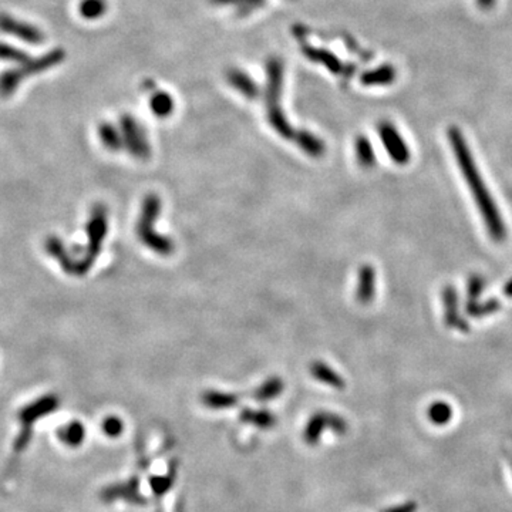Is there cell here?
I'll return each mask as SVG.
<instances>
[{
  "label": "cell",
  "instance_id": "obj_1",
  "mask_svg": "<svg viewBox=\"0 0 512 512\" xmlns=\"http://www.w3.org/2000/svg\"><path fill=\"white\" fill-rule=\"evenodd\" d=\"M447 137L461 175L465 181V185L471 192V197L481 214L489 236L495 242H504L506 238L505 222L496 206L495 199L491 195V191L485 185V181L479 173V168L477 167L475 158L462 132L458 127L451 125L447 132Z\"/></svg>",
  "mask_w": 512,
  "mask_h": 512
},
{
  "label": "cell",
  "instance_id": "obj_2",
  "mask_svg": "<svg viewBox=\"0 0 512 512\" xmlns=\"http://www.w3.org/2000/svg\"><path fill=\"white\" fill-rule=\"evenodd\" d=\"M285 64L281 57L271 56L267 60V87H265V103L268 121L274 130L285 140H292L295 130L286 118V114L281 105Z\"/></svg>",
  "mask_w": 512,
  "mask_h": 512
},
{
  "label": "cell",
  "instance_id": "obj_3",
  "mask_svg": "<svg viewBox=\"0 0 512 512\" xmlns=\"http://www.w3.org/2000/svg\"><path fill=\"white\" fill-rule=\"evenodd\" d=\"M161 206L163 205H161V199L158 195L150 194L146 197V199L143 202L141 216L137 223V235H139L140 240L147 248H150L153 252H156L157 255H161V256H168L175 249L174 240L170 239L168 236H164V235L156 232L153 228L154 222L160 216Z\"/></svg>",
  "mask_w": 512,
  "mask_h": 512
},
{
  "label": "cell",
  "instance_id": "obj_4",
  "mask_svg": "<svg viewBox=\"0 0 512 512\" xmlns=\"http://www.w3.org/2000/svg\"><path fill=\"white\" fill-rule=\"evenodd\" d=\"M120 130L125 150L139 160L151 157V144L143 125L132 115L124 114L120 118Z\"/></svg>",
  "mask_w": 512,
  "mask_h": 512
},
{
  "label": "cell",
  "instance_id": "obj_5",
  "mask_svg": "<svg viewBox=\"0 0 512 512\" xmlns=\"http://www.w3.org/2000/svg\"><path fill=\"white\" fill-rule=\"evenodd\" d=\"M377 132L384 150L390 156L393 163L397 165H407L412 160V151L399 128L392 121L384 120L377 124Z\"/></svg>",
  "mask_w": 512,
  "mask_h": 512
},
{
  "label": "cell",
  "instance_id": "obj_6",
  "mask_svg": "<svg viewBox=\"0 0 512 512\" xmlns=\"http://www.w3.org/2000/svg\"><path fill=\"white\" fill-rule=\"evenodd\" d=\"M301 45V50L303 53V56L316 64H320L323 67H326L332 74L336 76H343L346 78L351 77L356 71V66L350 64V63H343L334 53L329 52L327 49H322V47H315L309 43H306L305 40L299 42Z\"/></svg>",
  "mask_w": 512,
  "mask_h": 512
},
{
  "label": "cell",
  "instance_id": "obj_7",
  "mask_svg": "<svg viewBox=\"0 0 512 512\" xmlns=\"http://www.w3.org/2000/svg\"><path fill=\"white\" fill-rule=\"evenodd\" d=\"M64 59H66V52L63 49H54L37 59H29L26 63L21 64V67L11 69L9 73H11L12 78L21 86V83L26 77L47 71L52 67L59 66Z\"/></svg>",
  "mask_w": 512,
  "mask_h": 512
},
{
  "label": "cell",
  "instance_id": "obj_8",
  "mask_svg": "<svg viewBox=\"0 0 512 512\" xmlns=\"http://www.w3.org/2000/svg\"><path fill=\"white\" fill-rule=\"evenodd\" d=\"M330 429L333 430L336 434H346L347 431V423L344 419H342L337 414L333 413H327V412H320L316 413L308 423L305 433H303V438L309 446H315L322 434L325 429Z\"/></svg>",
  "mask_w": 512,
  "mask_h": 512
},
{
  "label": "cell",
  "instance_id": "obj_9",
  "mask_svg": "<svg viewBox=\"0 0 512 512\" xmlns=\"http://www.w3.org/2000/svg\"><path fill=\"white\" fill-rule=\"evenodd\" d=\"M0 32L29 45H40L45 42V35L37 26L22 22L6 13H0Z\"/></svg>",
  "mask_w": 512,
  "mask_h": 512
},
{
  "label": "cell",
  "instance_id": "obj_10",
  "mask_svg": "<svg viewBox=\"0 0 512 512\" xmlns=\"http://www.w3.org/2000/svg\"><path fill=\"white\" fill-rule=\"evenodd\" d=\"M225 80L226 83L240 95H243L248 100L258 98L261 94V88L253 80L252 76H249L245 70L238 67H231L225 71Z\"/></svg>",
  "mask_w": 512,
  "mask_h": 512
},
{
  "label": "cell",
  "instance_id": "obj_11",
  "mask_svg": "<svg viewBox=\"0 0 512 512\" xmlns=\"http://www.w3.org/2000/svg\"><path fill=\"white\" fill-rule=\"evenodd\" d=\"M397 80V70L393 64H380L361 74L360 83L366 87H386L395 84Z\"/></svg>",
  "mask_w": 512,
  "mask_h": 512
},
{
  "label": "cell",
  "instance_id": "obj_12",
  "mask_svg": "<svg viewBox=\"0 0 512 512\" xmlns=\"http://www.w3.org/2000/svg\"><path fill=\"white\" fill-rule=\"evenodd\" d=\"M376 271L371 265H363L359 269L357 277V289H356V298L360 303L368 305L373 302L376 296Z\"/></svg>",
  "mask_w": 512,
  "mask_h": 512
},
{
  "label": "cell",
  "instance_id": "obj_13",
  "mask_svg": "<svg viewBox=\"0 0 512 512\" xmlns=\"http://www.w3.org/2000/svg\"><path fill=\"white\" fill-rule=\"evenodd\" d=\"M443 303H444V320L450 327L460 329L461 332H468V325L461 319L458 310V298L453 286H447L443 291Z\"/></svg>",
  "mask_w": 512,
  "mask_h": 512
},
{
  "label": "cell",
  "instance_id": "obj_14",
  "mask_svg": "<svg viewBox=\"0 0 512 512\" xmlns=\"http://www.w3.org/2000/svg\"><path fill=\"white\" fill-rule=\"evenodd\" d=\"M292 140L299 147V150H302L309 157L319 158L326 153L325 141L308 130H296Z\"/></svg>",
  "mask_w": 512,
  "mask_h": 512
},
{
  "label": "cell",
  "instance_id": "obj_15",
  "mask_svg": "<svg viewBox=\"0 0 512 512\" xmlns=\"http://www.w3.org/2000/svg\"><path fill=\"white\" fill-rule=\"evenodd\" d=\"M310 373L316 380H319L323 384H327V386L333 389L343 390L346 386L343 377L337 371H334L330 366H327L325 361H318V360L313 361L310 364Z\"/></svg>",
  "mask_w": 512,
  "mask_h": 512
},
{
  "label": "cell",
  "instance_id": "obj_16",
  "mask_svg": "<svg viewBox=\"0 0 512 512\" xmlns=\"http://www.w3.org/2000/svg\"><path fill=\"white\" fill-rule=\"evenodd\" d=\"M214 6L219 8H233L239 18L252 15L265 6L267 0H209Z\"/></svg>",
  "mask_w": 512,
  "mask_h": 512
},
{
  "label": "cell",
  "instance_id": "obj_17",
  "mask_svg": "<svg viewBox=\"0 0 512 512\" xmlns=\"http://www.w3.org/2000/svg\"><path fill=\"white\" fill-rule=\"evenodd\" d=\"M150 108L157 118H167L173 114L175 103L171 94L163 90H156L150 98Z\"/></svg>",
  "mask_w": 512,
  "mask_h": 512
},
{
  "label": "cell",
  "instance_id": "obj_18",
  "mask_svg": "<svg viewBox=\"0 0 512 512\" xmlns=\"http://www.w3.org/2000/svg\"><path fill=\"white\" fill-rule=\"evenodd\" d=\"M284 381L279 377H269L261 386L253 392V399L256 402L267 403L277 399L284 392Z\"/></svg>",
  "mask_w": 512,
  "mask_h": 512
},
{
  "label": "cell",
  "instance_id": "obj_19",
  "mask_svg": "<svg viewBox=\"0 0 512 512\" xmlns=\"http://www.w3.org/2000/svg\"><path fill=\"white\" fill-rule=\"evenodd\" d=\"M98 137L110 151H120L124 147L121 130L111 122H101L98 125Z\"/></svg>",
  "mask_w": 512,
  "mask_h": 512
},
{
  "label": "cell",
  "instance_id": "obj_20",
  "mask_svg": "<svg viewBox=\"0 0 512 512\" xmlns=\"http://www.w3.org/2000/svg\"><path fill=\"white\" fill-rule=\"evenodd\" d=\"M238 396L219 390H208L202 395V403L214 410H222L233 407L238 403Z\"/></svg>",
  "mask_w": 512,
  "mask_h": 512
},
{
  "label": "cell",
  "instance_id": "obj_21",
  "mask_svg": "<svg viewBox=\"0 0 512 512\" xmlns=\"http://www.w3.org/2000/svg\"><path fill=\"white\" fill-rule=\"evenodd\" d=\"M354 151H356L357 163L363 168H373L377 164L373 144L366 136H357V139L354 141Z\"/></svg>",
  "mask_w": 512,
  "mask_h": 512
},
{
  "label": "cell",
  "instance_id": "obj_22",
  "mask_svg": "<svg viewBox=\"0 0 512 512\" xmlns=\"http://www.w3.org/2000/svg\"><path fill=\"white\" fill-rule=\"evenodd\" d=\"M240 420L243 423L256 426L260 429H269L275 424V416L267 410H252V409H245L240 413Z\"/></svg>",
  "mask_w": 512,
  "mask_h": 512
},
{
  "label": "cell",
  "instance_id": "obj_23",
  "mask_svg": "<svg viewBox=\"0 0 512 512\" xmlns=\"http://www.w3.org/2000/svg\"><path fill=\"white\" fill-rule=\"evenodd\" d=\"M105 0H81L78 5V13L86 21H97L107 12Z\"/></svg>",
  "mask_w": 512,
  "mask_h": 512
},
{
  "label": "cell",
  "instance_id": "obj_24",
  "mask_svg": "<svg viewBox=\"0 0 512 512\" xmlns=\"http://www.w3.org/2000/svg\"><path fill=\"white\" fill-rule=\"evenodd\" d=\"M427 417L434 426H447L453 419V407L446 402H436L430 405Z\"/></svg>",
  "mask_w": 512,
  "mask_h": 512
},
{
  "label": "cell",
  "instance_id": "obj_25",
  "mask_svg": "<svg viewBox=\"0 0 512 512\" xmlns=\"http://www.w3.org/2000/svg\"><path fill=\"white\" fill-rule=\"evenodd\" d=\"M59 437L66 446L78 447L86 437V430L81 423H71L59 431Z\"/></svg>",
  "mask_w": 512,
  "mask_h": 512
},
{
  "label": "cell",
  "instance_id": "obj_26",
  "mask_svg": "<svg viewBox=\"0 0 512 512\" xmlns=\"http://www.w3.org/2000/svg\"><path fill=\"white\" fill-rule=\"evenodd\" d=\"M29 54L15 46H11L8 43L0 42V60L2 62H11L16 64H23L29 60Z\"/></svg>",
  "mask_w": 512,
  "mask_h": 512
},
{
  "label": "cell",
  "instance_id": "obj_27",
  "mask_svg": "<svg viewBox=\"0 0 512 512\" xmlns=\"http://www.w3.org/2000/svg\"><path fill=\"white\" fill-rule=\"evenodd\" d=\"M498 309H499V303L495 299L484 302V303H479L478 301H472V302L467 303V312L474 318H482L487 315H492Z\"/></svg>",
  "mask_w": 512,
  "mask_h": 512
},
{
  "label": "cell",
  "instance_id": "obj_28",
  "mask_svg": "<svg viewBox=\"0 0 512 512\" xmlns=\"http://www.w3.org/2000/svg\"><path fill=\"white\" fill-rule=\"evenodd\" d=\"M101 429L104 431L105 436L108 437H118L121 433H122V429H124V424L120 419L117 417H107L103 424H101Z\"/></svg>",
  "mask_w": 512,
  "mask_h": 512
},
{
  "label": "cell",
  "instance_id": "obj_29",
  "mask_svg": "<svg viewBox=\"0 0 512 512\" xmlns=\"http://www.w3.org/2000/svg\"><path fill=\"white\" fill-rule=\"evenodd\" d=\"M484 286H485V284L481 277H472L468 282V298H470L468 302L478 301V298L481 296V293L484 291Z\"/></svg>",
  "mask_w": 512,
  "mask_h": 512
},
{
  "label": "cell",
  "instance_id": "obj_30",
  "mask_svg": "<svg viewBox=\"0 0 512 512\" xmlns=\"http://www.w3.org/2000/svg\"><path fill=\"white\" fill-rule=\"evenodd\" d=\"M417 509H419V505L416 501H406L400 505H395L392 508L384 509L383 512H417Z\"/></svg>",
  "mask_w": 512,
  "mask_h": 512
},
{
  "label": "cell",
  "instance_id": "obj_31",
  "mask_svg": "<svg viewBox=\"0 0 512 512\" xmlns=\"http://www.w3.org/2000/svg\"><path fill=\"white\" fill-rule=\"evenodd\" d=\"M173 484V479L170 477H156L151 481V487L157 494H164L167 491V488Z\"/></svg>",
  "mask_w": 512,
  "mask_h": 512
},
{
  "label": "cell",
  "instance_id": "obj_32",
  "mask_svg": "<svg viewBox=\"0 0 512 512\" xmlns=\"http://www.w3.org/2000/svg\"><path fill=\"white\" fill-rule=\"evenodd\" d=\"M475 4L482 11H491L496 5V0H475Z\"/></svg>",
  "mask_w": 512,
  "mask_h": 512
},
{
  "label": "cell",
  "instance_id": "obj_33",
  "mask_svg": "<svg viewBox=\"0 0 512 512\" xmlns=\"http://www.w3.org/2000/svg\"><path fill=\"white\" fill-rule=\"evenodd\" d=\"M504 293L506 295V298H512V279H509L504 288Z\"/></svg>",
  "mask_w": 512,
  "mask_h": 512
}]
</instances>
